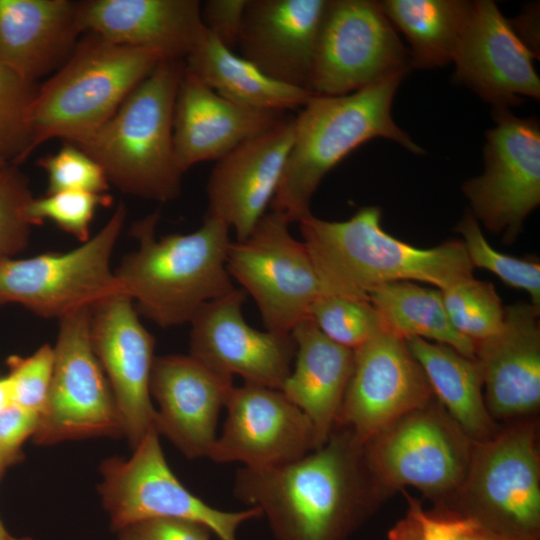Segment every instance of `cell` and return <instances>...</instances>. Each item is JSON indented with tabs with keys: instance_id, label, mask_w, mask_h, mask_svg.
<instances>
[{
	"instance_id": "cell-1",
	"label": "cell",
	"mask_w": 540,
	"mask_h": 540,
	"mask_svg": "<svg viewBox=\"0 0 540 540\" xmlns=\"http://www.w3.org/2000/svg\"><path fill=\"white\" fill-rule=\"evenodd\" d=\"M233 493L261 510L274 540H347L383 501L362 443L342 426L296 461L239 468Z\"/></svg>"
},
{
	"instance_id": "cell-2",
	"label": "cell",
	"mask_w": 540,
	"mask_h": 540,
	"mask_svg": "<svg viewBox=\"0 0 540 540\" xmlns=\"http://www.w3.org/2000/svg\"><path fill=\"white\" fill-rule=\"evenodd\" d=\"M324 293L369 300L378 286L421 282L445 290L473 278L461 239L419 248L387 233L377 206L359 209L343 221L312 213L298 222Z\"/></svg>"
},
{
	"instance_id": "cell-3",
	"label": "cell",
	"mask_w": 540,
	"mask_h": 540,
	"mask_svg": "<svg viewBox=\"0 0 540 540\" xmlns=\"http://www.w3.org/2000/svg\"><path fill=\"white\" fill-rule=\"evenodd\" d=\"M159 213L134 223L138 246L127 254L115 275L137 311L162 328L190 323L207 302L231 292L227 254L230 228L207 215L188 234L156 237Z\"/></svg>"
},
{
	"instance_id": "cell-4",
	"label": "cell",
	"mask_w": 540,
	"mask_h": 540,
	"mask_svg": "<svg viewBox=\"0 0 540 540\" xmlns=\"http://www.w3.org/2000/svg\"><path fill=\"white\" fill-rule=\"evenodd\" d=\"M404 75H394L349 94L313 95L295 116V136L271 211L289 223L311 214L323 178L348 154L374 138H386L414 154L425 151L392 116Z\"/></svg>"
},
{
	"instance_id": "cell-5",
	"label": "cell",
	"mask_w": 540,
	"mask_h": 540,
	"mask_svg": "<svg viewBox=\"0 0 540 540\" xmlns=\"http://www.w3.org/2000/svg\"><path fill=\"white\" fill-rule=\"evenodd\" d=\"M184 72V60L160 61L106 123L71 143L121 192L158 202L180 195L184 173L175 158L173 114Z\"/></svg>"
},
{
	"instance_id": "cell-6",
	"label": "cell",
	"mask_w": 540,
	"mask_h": 540,
	"mask_svg": "<svg viewBox=\"0 0 540 540\" xmlns=\"http://www.w3.org/2000/svg\"><path fill=\"white\" fill-rule=\"evenodd\" d=\"M162 60L93 34L78 41L53 76L37 87L29 116L31 153L51 139L73 143L92 134Z\"/></svg>"
},
{
	"instance_id": "cell-7",
	"label": "cell",
	"mask_w": 540,
	"mask_h": 540,
	"mask_svg": "<svg viewBox=\"0 0 540 540\" xmlns=\"http://www.w3.org/2000/svg\"><path fill=\"white\" fill-rule=\"evenodd\" d=\"M438 509L512 540H540V458L534 419L517 420L474 441L457 494Z\"/></svg>"
},
{
	"instance_id": "cell-8",
	"label": "cell",
	"mask_w": 540,
	"mask_h": 540,
	"mask_svg": "<svg viewBox=\"0 0 540 540\" xmlns=\"http://www.w3.org/2000/svg\"><path fill=\"white\" fill-rule=\"evenodd\" d=\"M362 445L367 469L383 500L411 486L442 507L464 483L474 441L434 398Z\"/></svg>"
},
{
	"instance_id": "cell-9",
	"label": "cell",
	"mask_w": 540,
	"mask_h": 540,
	"mask_svg": "<svg viewBox=\"0 0 540 540\" xmlns=\"http://www.w3.org/2000/svg\"><path fill=\"white\" fill-rule=\"evenodd\" d=\"M126 215L120 203L94 236L72 250L0 262V307L19 304L43 318L60 320L124 293L111 257Z\"/></svg>"
},
{
	"instance_id": "cell-10",
	"label": "cell",
	"mask_w": 540,
	"mask_h": 540,
	"mask_svg": "<svg viewBox=\"0 0 540 540\" xmlns=\"http://www.w3.org/2000/svg\"><path fill=\"white\" fill-rule=\"evenodd\" d=\"M100 471L99 491L115 531L151 518H181L207 526L219 540H237L242 524L262 517L258 507L224 511L191 493L170 469L154 427L129 459L110 458Z\"/></svg>"
},
{
	"instance_id": "cell-11",
	"label": "cell",
	"mask_w": 540,
	"mask_h": 540,
	"mask_svg": "<svg viewBox=\"0 0 540 540\" xmlns=\"http://www.w3.org/2000/svg\"><path fill=\"white\" fill-rule=\"evenodd\" d=\"M289 221L270 211L243 241H232L227 270L254 299L268 331L291 334L309 317L324 291L303 243L292 236Z\"/></svg>"
},
{
	"instance_id": "cell-12",
	"label": "cell",
	"mask_w": 540,
	"mask_h": 540,
	"mask_svg": "<svg viewBox=\"0 0 540 540\" xmlns=\"http://www.w3.org/2000/svg\"><path fill=\"white\" fill-rule=\"evenodd\" d=\"M408 50L373 0H327L311 77L314 95L352 93L411 70Z\"/></svg>"
},
{
	"instance_id": "cell-13",
	"label": "cell",
	"mask_w": 540,
	"mask_h": 540,
	"mask_svg": "<svg viewBox=\"0 0 540 540\" xmlns=\"http://www.w3.org/2000/svg\"><path fill=\"white\" fill-rule=\"evenodd\" d=\"M91 311L59 320L51 386L33 435L38 445L123 435L113 393L93 350Z\"/></svg>"
},
{
	"instance_id": "cell-14",
	"label": "cell",
	"mask_w": 540,
	"mask_h": 540,
	"mask_svg": "<svg viewBox=\"0 0 540 540\" xmlns=\"http://www.w3.org/2000/svg\"><path fill=\"white\" fill-rule=\"evenodd\" d=\"M495 126L486 132L484 172L462 184L471 213L511 244L540 203V125L509 108H493Z\"/></svg>"
},
{
	"instance_id": "cell-15",
	"label": "cell",
	"mask_w": 540,
	"mask_h": 540,
	"mask_svg": "<svg viewBox=\"0 0 540 540\" xmlns=\"http://www.w3.org/2000/svg\"><path fill=\"white\" fill-rule=\"evenodd\" d=\"M354 354L336 426L349 429L362 444L435 398L405 339L383 332Z\"/></svg>"
},
{
	"instance_id": "cell-16",
	"label": "cell",
	"mask_w": 540,
	"mask_h": 540,
	"mask_svg": "<svg viewBox=\"0 0 540 540\" xmlns=\"http://www.w3.org/2000/svg\"><path fill=\"white\" fill-rule=\"evenodd\" d=\"M225 409L222 433L208 456L216 463L268 469L316 449L310 420L281 390L247 383L234 386Z\"/></svg>"
},
{
	"instance_id": "cell-17",
	"label": "cell",
	"mask_w": 540,
	"mask_h": 540,
	"mask_svg": "<svg viewBox=\"0 0 540 540\" xmlns=\"http://www.w3.org/2000/svg\"><path fill=\"white\" fill-rule=\"evenodd\" d=\"M245 292H231L204 304L191 320L190 353L211 370L244 383L281 390L296 353L291 334L260 331L245 320Z\"/></svg>"
},
{
	"instance_id": "cell-18",
	"label": "cell",
	"mask_w": 540,
	"mask_h": 540,
	"mask_svg": "<svg viewBox=\"0 0 540 540\" xmlns=\"http://www.w3.org/2000/svg\"><path fill=\"white\" fill-rule=\"evenodd\" d=\"M90 334L115 399L123 435L134 449L155 422L156 409L150 394L155 339L124 293L91 311Z\"/></svg>"
},
{
	"instance_id": "cell-19",
	"label": "cell",
	"mask_w": 540,
	"mask_h": 540,
	"mask_svg": "<svg viewBox=\"0 0 540 540\" xmlns=\"http://www.w3.org/2000/svg\"><path fill=\"white\" fill-rule=\"evenodd\" d=\"M536 56L515 33L495 2L472 1L453 62L454 80L493 108H509L524 98H540Z\"/></svg>"
},
{
	"instance_id": "cell-20",
	"label": "cell",
	"mask_w": 540,
	"mask_h": 540,
	"mask_svg": "<svg viewBox=\"0 0 540 540\" xmlns=\"http://www.w3.org/2000/svg\"><path fill=\"white\" fill-rule=\"evenodd\" d=\"M295 116L287 114L219 159L209 176L207 215L233 229L236 241L253 231L278 188L293 146Z\"/></svg>"
},
{
	"instance_id": "cell-21",
	"label": "cell",
	"mask_w": 540,
	"mask_h": 540,
	"mask_svg": "<svg viewBox=\"0 0 540 540\" xmlns=\"http://www.w3.org/2000/svg\"><path fill=\"white\" fill-rule=\"evenodd\" d=\"M191 355L155 357L150 394L157 404L154 427L190 459L208 457L217 439L220 410L234 387Z\"/></svg>"
},
{
	"instance_id": "cell-22",
	"label": "cell",
	"mask_w": 540,
	"mask_h": 540,
	"mask_svg": "<svg viewBox=\"0 0 540 540\" xmlns=\"http://www.w3.org/2000/svg\"><path fill=\"white\" fill-rule=\"evenodd\" d=\"M540 308L505 307L502 328L475 342L474 359L487 410L495 419H525L540 406Z\"/></svg>"
},
{
	"instance_id": "cell-23",
	"label": "cell",
	"mask_w": 540,
	"mask_h": 540,
	"mask_svg": "<svg viewBox=\"0 0 540 540\" xmlns=\"http://www.w3.org/2000/svg\"><path fill=\"white\" fill-rule=\"evenodd\" d=\"M199 0L78 1L82 34L121 46L144 49L161 59L184 60L206 28Z\"/></svg>"
},
{
	"instance_id": "cell-24",
	"label": "cell",
	"mask_w": 540,
	"mask_h": 540,
	"mask_svg": "<svg viewBox=\"0 0 540 540\" xmlns=\"http://www.w3.org/2000/svg\"><path fill=\"white\" fill-rule=\"evenodd\" d=\"M327 0H248L241 56L281 83L310 90Z\"/></svg>"
},
{
	"instance_id": "cell-25",
	"label": "cell",
	"mask_w": 540,
	"mask_h": 540,
	"mask_svg": "<svg viewBox=\"0 0 540 540\" xmlns=\"http://www.w3.org/2000/svg\"><path fill=\"white\" fill-rule=\"evenodd\" d=\"M286 114L244 107L226 100L185 69L173 114L177 164L185 173L203 161H218Z\"/></svg>"
},
{
	"instance_id": "cell-26",
	"label": "cell",
	"mask_w": 540,
	"mask_h": 540,
	"mask_svg": "<svg viewBox=\"0 0 540 540\" xmlns=\"http://www.w3.org/2000/svg\"><path fill=\"white\" fill-rule=\"evenodd\" d=\"M80 34L78 1L0 0V63L33 83L68 59Z\"/></svg>"
},
{
	"instance_id": "cell-27",
	"label": "cell",
	"mask_w": 540,
	"mask_h": 540,
	"mask_svg": "<svg viewBox=\"0 0 540 540\" xmlns=\"http://www.w3.org/2000/svg\"><path fill=\"white\" fill-rule=\"evenodd\" d=\"M291 335L296 353L281 391L310 420L318 448L336 427L355 354L324 335L310 317Z\"/></svg>"
},
{
	"instance_id": "cell-28",
	"label": "cell",
	"mask_w": 540,
	"mask_h": 540,
	"mask_svg": "<svg viewBox=\"0 0 540 540\" xmlns=\"http://www.w3.org/2000/svg\"><path fill=\"white\" fill-rule=\"evenodd\" d=\"M185 69L226 100L253 109L287 113L301 109L314 95L265 75L207 30L185 59Z\"/></svg>"
},
{
	"instance_id": "cell-29",
	"label": "cell",
	"mask_w": 540,
	"mask_h": 540,
	"mask_svg": "<svg viewBox=\"0 0 540 540\" xmlns=\"http://www.w3.org/2000/svg\"><path fill=\"white\" fill-rule=\"evenodd\" d=\"M405 340L435 399L464 433L477 442L493 437L499 427L487 410L475 359L442 343L418 337Z\"/></svg>"
},
{
	"instance_id": "cell-30",
	"label": "cell",
	"mask_w": 540,
	"mask_h": 540,
	"mask_svg": "<svg viewBox=\"0 0 540 540\" xmlns=\"http://www.w3.org/2000/svg\"><path fill=\"white\" fill-rule=\"evenodd\" d=\"M379 5L410 44L411 68L435 69L453 62L472 1L382 0Z\"/></svg>"
},
{
	"instance_id": "cell-31",
	"label": "cell",
	"mask_w": 540,
	"mask_h": 540,
	"mask_svg": "<svg viewBox=\"0 0 540 540\" xmlns=\"http://www.w3.org/2000/svg\"><path fill=\"white\" fill-rule=\"evenodd\" d=\"M368 298L387 332L442 343L474 358L475 343L452 326L441 290L399 281L376 287Z\"/></svg>"
},
{
	"instance_id": "cell-32",
	"label": "cell",
	"mask_w": 540,
	"mask_h": 540,
	"mask_svg": "<svg viewBox=\"0 0 540 540\" xmlns=\"http://www.w3.org/2000/svg\"><path fill=\"white\" fill-rule=\"evenodd\" d=\"M441 293L452 326L474 343L502 328L505 307L491 282L473 277Z\"/></svg>"
},
{
	"instance_id": "cell-33",
	"label": "cell",
	"mask_w": 540,
	"mask_h": 540,
	"mask_svg": "<svg viewBox=\"0 0 540 540\" xmlns=\"http://www.w3.org/2000/svg\"><path fill=\"white\" fill-rule=\"evenodd\" d=\"M309 317L329 339L352 350L387 332L378 312L365 299L323 293L313 303Z\"/></svg>"
},
{
	"instance_id": "cell-34",
	"label": "cell",
	"mask_w": 540,
	"mask_h": 540,
	"mask_svg": "<svg viewBox=\"0 0 540 540\" xmlns=\"http://www.w3.org/2000/svg\"><path fill=\"white\" fill-rule=\"evenodd\" d=\"M462 236L466 253L474 269L488 270L506 285L529 293L531 302L540 308V263L536 259H522L495 250L486 240L480 223L466 211L456 226Z\"/></svg>"
},
{
	"instance_id": "cell-35",
	"label": "cell",
	"mask_w": 540,
	"mask_h": 540,
	"mask_svg": "<svg viewBox=\"0 0 540 540\" xmlns=\"http://www.w3.org/2000/svg\"><path fill=\"white\" fill-rule=\"evenodd\" d=\"M37 86L0 63V160L19 166L31 154L30 109Z\"/></svg>"
},
{
	"instance_id": "cell-36",
	"label": "cell",
	"mask_w": 540,
	"mask_h": 540,
	"mask_svg": "<svg viewBox=\"0 0 540 540\" xmlns=\"http://www.w3.org/2000/svg\"><path fill=\"white\" fill-rule=\"evenodd\" d=\"M111 203L108 193L61 191L33 197L27 213L33 225L49 220L83 243L90 238V225L97 209Z\"/></svg>"
},
{
	"instance_id": "cell-37",
	"label": "cell",
	"mask_w": 540,
	"mask_h": 540,
	"mask_svg": "<svg viewBox=\"0 0 540 540\" xmlns=\"http://www.w3.org/2000/svg\"><path fill=\"white\" fill-rule=\"evenodd\" d=\"M33 198L19 166L0 168V262L14 258L28 245L31 227L28 206Z\"/></svg>"
},
{
	"instance_id": "cell-38",
	"label": "cell",
	"mask_w": 540,
	"mask_h": 540,
	"mask_svg": "<svg viewBox=\"0 0 540 540\" xmlns=\"http://www.w3.org/2000/svg\"><path fill=\"white\" fill-rule=\"evenodd\" d=\"M47 174V194L61 191L107 193L110 183L103 170L91 156L77 146L63 142L53 154L38 160Z\"/></svg>"
},
{
	"instance_id": "cell-39",
	"label": "cell",
	"mask_w": 540,
	"mask_h": 540,
	"mask_svg": "<svg viewBox=\"0 0 540 540\" xmlns=\"http://www.w3.org/2000/svg\"><path fill=\"white\" fill-rule=\"evenodd\" d=\"M8 384L11 404L33 411H43L53 375L54 349L49 344L39 347L33 354L7 359Z\"/></svg>"
},
{
	"instance_id": "cell-40",
	"label": "cell",
	"mask_w": 540,
	"mask_h": 540,
	"mask_svg": "<svg viewBox=\"0 0 540 540\" xmlns=\"http://www.w3.org/2000/svg\"><path fill=\"white\" fill-rule=\"evenodd\" d=\"M408 508L402 518L389 532V540H451L460 522V517L436 509L426 511L421 502L403 490Z\"/></svg>"
},
{
	"instance_id": "cell-41",
	"label": "cell",
	"mask_w": 540,
	"mask_h": 540,
	"mask_svg": "<svg viewBox=\"0 0 540 540\" xmlns=\"http://www.w3.org/2000/svg\"><path fill=\"white\" fill-rule=\"evenodd\" d=\"M118 540H211L205 525L181 518H151L116 531Z\"/></svg>"
},
{
	"instance_id": "cell-42",
	"label": "cell",
	"mask_w": 540,
	"mask_h": 540,
	"mask_svg": "<svg viewBox=\"0 0 540 540\" xmlns=\"http://www.w3.org/2000/svg\"><path fill=\"white\" fill-rule=\"evenodd\" d=\"M40 415L14 404L0 410V462L7 468L21 461L22 446L37 430Z\"/></svg>"
},
{
	"instance_id": "cell-43",
	"label": "cell",
	"mask_w": 540,
	"mask_h": 540,
	"mask_svg": "<svg viewBox=\"0 0 540 540\" xmlns=\"http://www.w3.org/2000/svg\"><path fill=\"white\" fill-rule=\"evenodd\" d=\"M248 0H207L201 3L206 30L232 50L238 46Z\"/></svg>"
},
{
	"instance_id": "cell-44",
	"label": "cell",
	"mask_w": 540,
	"mask_h": 540,
	"mask_svg": "<svg viewBox=\"0 0 540 540\" xmlns=\"http://www.w3.org/2000/svg\"><path fill=\"white\" fill-rule=\"evenodd\" d=\"M538 16V5H529L516 19L509 20L515 33L535 56L539 51L536 49L539 43Z\"/></svg>"
},
{
	"instance_id": "cell-45",
	"label": "cell",
	"mask_w": 540,
	"mask_h": 540,
	"mask_svg": "<svg viewBox=\"0 0 540 540\" xmlns=\"http://www.w3.org/2000/svg\"><path fill=\"white\" fill-rule=\"evenodd\" d=\"M451 540H512L490 531L475 521L460 517V522Z\"/></svg>"
},
{
	"instance_id": "cell-46",
	"label": "cell",
	"mask_w": 540,
	"mask_h": 540,
	"mask_svg": "<svg viewBox=\"0 0 540 540\" xmlns=\"http://www.w3.org/2000/svg\"><path fill=\"white\" fill-rule=\"evenodd\" d=\"M11 404L9 388L5 377L0 378V410Z\"/></svg>"
},
{
	"instance_id": "cell-47",
	"label": "cell",
	"mask_w": 540,
	"mask_h": 540,
	"mask_svg": "<svg viewBox=\"0 0 540 540\" xmlns=\"http://www.w3.org/2000/svg\"><path fill=\"white\" fill-rule=\"evenodd\" d=\"M11 536L7 532L5 526L0 519V540H8Z\"/></svg>"
},
{
	"instance_id": "cell-48",
	"label": "cell",
	"mask_w": 540,
	"mask_h": 540,
	"mask_svg": "<svg viewBox=\"0 0 540 540\" xmlns=\"http://www.w3.org/2000/svg\"><path fill=\"white\" fill-rule=\"evenodd\" d=\"M8 540H34V539L30 537L15 538L11 536Z\"/></svg>"
},
{
	"instance_id": "cell-49",
	"label": "cell",
	"mask_w": 540,
	"mask_h": 540,
	"mask_svg": "<svg viewBox=\"0 0 540 540\" xmlns=\"http://www.w3.org/2000/svg\"><path fill=\"white\" fill-rule=\"evenodd\" d=\"M5 469H6V468H5V467L2 465V463L0 462V479H1V477H2V475H3V473H4V471H5Z\"/></svg>"
},
{
	"instance_id": "cell-50",
	"label": "cell",
	"mask_w": 540,
	"mask_h": 540,
	"mask_svg": "<svg viewBox=\"0 0 540 540\" xmlns=\"http://www.w3.org/2000/svg\"><path fill=\"white\" fill-rule=\"evenodd\" d=\"M7 165V163H5L4 161L0 160V168H2L3 166Z\"/></svg>"
}]
</instances>
